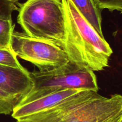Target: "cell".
I'll use <instances>...</instances> for the list:
<instances>
[{
  "label": "cell",
  "mask_w": 122,
  "mask_h": 122,
  "mask_svg": "<svg viewBox=\"0 0 122 122\" xmlns=\"http://www.w3.org/2000/svg\"><path fill=\"white\" fill-rule=\"evenodd\" d=\"M65 22L62 46L69 61L82 68L100 71L108 67L113 50L71 0H61Z\"/></svg>",
  "instance_id": "1"
},
{
  "label": "cell",
  "mask_w": 122,
  "mask_h": 122,
  "mask_svg": "<svg viewBox=\"0 0 122 122\" xmlns=\"http://www.w3.org/2000/svg\"><path fill=\"white\" fill-rule=\"evenodd\" d=\"M19 6L17 23L25 33L52 41L62 48L66 30L61 0H27Z\"/></svg>",
  "instance_id": "2"
},
{
  "label": "cell",
  "mask_w": 122,
  "mask_h": 122,
  "mask_svg": "<svg viewBox=\"0 0 122 122\" xmlns=\"http://www.w3.org/2000/svg\"><path fill=\"white\" fill-rule=\"evenodd\" d=\"M65 122H119L122 95L107 98L98 92L82 90L58 104Z\"/></svg>",
  "instance_id": "3"
},
{
  "label": "cell",
  "mask_w": 122,
  "mask_h": 122,
  "mask_svg": "<svg viewBox=\"0 0 122 122\" xmlns=\"http://www.w3.org/2000/svg\"><path fill=\"white\" fill-rule=\"evenodd\" d=\"M30 74L33 87L19 104L29 102L58 90L73 89L98 92L99 89L93 71L70 62L49 71H34Z\"/></svg>",
  "instance_id": "4"
},
{
  "label": "cell",
  "mask_w": 122,
  "mask_h": 122,
  "mask_svg": "<svg viewBox=\"0 0 122 122\" xmlns=\"http://www.w3.org/2000/svg\"><path fill=\"white\" fill-rule=\"evenodd\" d=\"M10 47L17 57L37 67L39 71H49L70 62L64 50L57 43L14 31Z\"/></svg>",
  "instance_id": "5"
},
{
  "label": "cell",
  "mask_w": 122,
  "mask_h": 122,
  "mask_svg": "<svg viewBox=\"0 0 122 122\" xmlns=\"http://www.w3.org/2000/svg\"><path fill=\"white\" fill-rule=\"evenodd\" d=\"M33 81L25 68H16L0 65V88L21 99L32 90Z\"/></svg>",
  "instance_id": "6"
},
{
  "label": "cell",
  "mask_w": 122,
  "mask_h": 122,
  "mask_svg": "<svg viewBox=\"0 0 122 122\" xmlns=\"http://www.w3.org/2000/svg\"><path fill=\"white\" fill-rule=\"evenodd\" d=\"M82 90L72 89L58 90L29 102L19 104L12 112L11 116L15 120H18L47 110L66 100Z\"/></svg>",
  "instance_id": "7"
},
{
  "label": "cell",
  "mask_w": 122,
  "mask_h": 122,
  "mask_svg": "<svg viewBox=\"0 0 122 122\" xmlns=\"http://www.w3.org/2000/svg\"><path fill=\"white\" fill-rule=\"evenodd\" d=\"M79 11L90 22L101 37H104L102 30L101 10L94 0H71Z\"/></svg>",
  "instance_id": "8"
},
{
  "label": "cell",
  "mask_w": 122,
  "mask_h": 122,
  "mask_svg": "<svg viewBox=\"0 0 122 122\" xmlns=\"http://www.w3.org/2000/svg\"><path fill=\"white\" fill-rule=\"evenodd\" d=\"M16 122H65L58 104L47 110L17 120Z\"/></svg>",
  "instance_id": "9"
},
{
  "label": "cell",
  "mask_w": 122,
  "mask_h": 122,
  "mask_svg": "<svg viewBox=\"0 0 122 122\" xmlns=\"http://www.w3.org/2000/svg\"><path fill=\"white\" fill-rule=\"evenodd\" d=\"M21 100V98L10 95L0 88V114H11Z\"/></svg>",
  "instance_id": "10"
},
{
  "label": "cell",
  "mask_w": 122,
  "mask_h": 122,
  "mask_svg": "<svg viewBox=\"0 0 122 122\" xmlns=\"http://www.w3.org/2000/svg\"><path fill=\"white\" fill-rule=\"evenodd\" d=\"M14 26L12 19L0 17V47H10Z\"/></svg>",
  "instance_id": "11"
},
{
  "label": "cell",
  "mask_w": 122,
  "mask_h": 122,
  "mask_svg": "<svg viewBox=\"0 0 122 122\" xmlns=\"http://www.w3.org/2000/svg\"><path fill=\"white\" fill-rule=\"evenodd\" d=\"M0 65L16 68H23L11 47H0Z\"/></svg>",
  "instance_id": "12"
},
{
  "label": "cell",
  "mask_w": 122,
  "mask_h": 122,
  "mask_svg": "<svg viewBox=\"0 0 122 122\" xmlns=\"http://www.w3.org/2000/svg\"><path fill=\"white\" fill-rule=\"evenodd\" d=\"M98 7L102 10L107 9L110 11H119L122 13V0H94Z\"/></svg>",
  "instance_id": "13"
},
{
  "label": "cell",
  "mask_w": 122,
  "mask_h": 122,
  "mask_svg": "<svg viewBox=\"0 0 122 122\" xmlns=\"http://www.w3.org/2000/svg\"><path fill=\"white\" fill-rule=\"evenodd\" d=\"M19 11V8L15 3L7 0H0V17L11 19L12 13Z\"/></svg>",
  "instance_id": "14"
},
{
  "label": "cell",
  "mask_w": 122,
  "mask_h": 122,
  "mask_svg": "<svg viewBox=\"0 0 122 122\" xmlns=\"http://www.w3.org/2000/svg\"><path fill=\"white\" fill-rule=\"evenodd\" d=\"M7 1H8L9 2H13V3H15V2H17L18 1H19V0H7Z\"/></svg>",
  "instance_id": "15"
},
{
  "label": "cell",
  "mask_w": 122,
  "mask_h": 122,
  "mask_svg": "<svg viewBox=\"0 0 122 122\" xmlns=\"http://www.w3.org/2000/svg\"><path fill=\"white\" fill-rule=\"evenodd\" d=\"M119 122H122V117H121V118H120V121H119Z\"/></svg>",
  "instance_id": "16"
},
{
  "label": "cell",
  "mask_w": 122,
  "mask_h": 122,
  "mask_svg": "<svg viewBox=\"0 0 122 122\" xmlns=\"http://www.w3.org/2000/svg\"></svg>",
  "instance_id": "17"
}]
</instances>
